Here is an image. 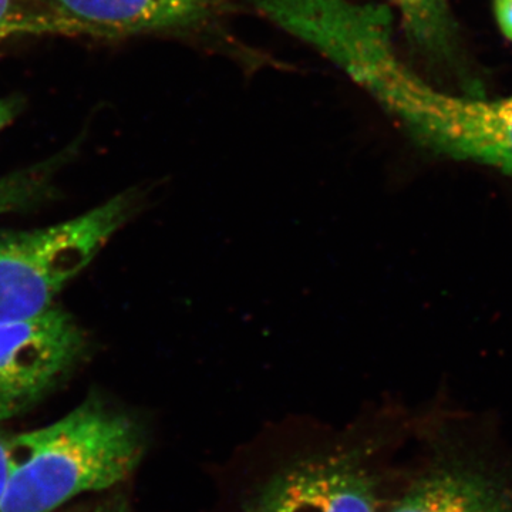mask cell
I'll use <instances>...</instances> for the list:
<instances>
[{
  "label": "cell",
  "instance_id": "1",
  "mask_svg": "<svg viewBox=\"0 0 512 512\" xmlns=\"http://www.w3.org/2000/svg\"><path fill=\"white\" fill-rule=\"evenodd\" d=\"M335 64L417 146L512 177V96L487 100L431 86L397 56L393 25L386 19H366L350 28L336 46Z\"/></svg>",
  "mask_w": 512,
  "mask_h": 512
},
{
  "label": "cell",
  "instance_id": "2",
  "mask_svg": "<svg viewBox=\"0 0 512 512\" xmlns=\"http://www.w3.org/2000/svg\"><path fill=\"white\" fill-rule=\"evenodd\" d=\"M143 448L134 417L89 397L49 426L13 434L0 512H55L79 495L114 487L133 473Z\"/></svg>",
  "mask_w": 512,
  "mask_h": 512
},
{
  "label": "cell",
  "instance_id": "3",
  "mask_svg": "<svg viewBox=\"0 0 512 512\" xmlns=\"http://www.w3.org/2000/svg\"><path fill=\"white\" fill-rule=\"evenodd\" d=\"M153 187H133L92 211L49 228L0 232V322L33 318L146 210Z\"/></svg>",
  "mask_w": 512,
  "mask_h": 512
},
{
  "label": "cell",
  "instance_id": "4",
  "mask_svg": "<svg viewBox=\"0 0 512 512\" xmlns=\"http://www.w3.org/2000/svg\"><path fill=\"white\" fill-rule=\"evenodd\" d=\"M89 348L82 326L62 308L0 322V421L28 412L55 392Z\"/></svg>",
  "mask_w": 512,
  "mask_h": 512
},
{
  "label": "cell",
  "instance_id": "5",
  "mask_svg": "<svg viewBox=\"0 0 512 512\" xmlns=\"http://www.w3.org/2000/svg\"><path fill=\"white\" fill-rule=\"evenodd\" d=\"M272 478L245 512H379L372 474L353 454H325Z\"/></svg>",
  "mask_w": 512,
  "mask_h": 512
},
{
  "label": "cell",
  "instance_id": "6",
  "mask_svg": "<svg viewBox=\"0 0 512 512\" xmlns=\"http://www.w3.org/2000/svg\"><path fill=\"white\" fill-rule=\"evenodd\" d=\"M62 35L120 37L192 28L218 0H45Z\"/></svg>",
  "mask_w": 512,
  "mask_h": 512
},
{
  "label": "cell",
  "instance_id": "7",
  "mask_svg": "<svg viewBox=\"0 0 512 512\" xmlns=\"http://www.w3.org/2000/svg\"><path fill=\"white\" fill-rule=\"evenodd\" d=\"M387 512H512V480L470 458L430 468Z\"/></svg>",
  "mask_w": 512,
  "mask_h": 512
},
{
  "label": "cell",
  "instance_id": "8",
  "mask_svg": "<svg viewBox=\"0 0 512 512\" xmlns=\"http://www.w3.org/2000/svg\"><path fill=\"white\" fill-rule=\"evenodd\" d=\"M399 10L410 43L431 62L457 57V29L448 0H387Z\"/></svg>",
  "mask_w": 512,
  "mask_h": 512
},
{
  "label": "cell",
  "instance_id": "9",
  "mask_svg": "<svg viewBox=\"0 0 512 512\" xmlns=\"http://www.w3.org/2000/svg\"><path fill=\"white\" fill-rule=\"evenodd\" d=\"M76 147L25 170L0 177V214L28 210L43 204L55 194V175Z\"/></svg>",
  "mask_w": 512,
  "mask_h": 512
},
{
  "label": "cell",
  "instance_id": "10",
  "mask_svg": "<svg viewBox=\"0 0 512 512\" xmlns=\"http://www.w3.org/2000/svg\"><path fill=\"white\" fill-rule=\"evenodd\" d=\"M39 35H62L45 0H0V42Z\"/></svg>",
  "mask_w": 512,
  "mask_h": 512
},
{
  "label": "cell",
  "instance_id": "11",
  "mask_svg": "<svg viewBox=\"0 0 512 512\" xmlns=\"http://www.w3.org/2000/svg\"><path fill=\"white\" fill-rule=\"evenodd\" d=\"M13 434L0 429V504L5 497L6 485L9 477L10 446Z\"/></svg>",
  "mask_w": 512,
  "mask_h": 512
},
{
  "label": "cell",
  "instance_id": "12",
  "mask_svg": "<svg viewBox=\"0 0 512 512\" xmlns=\"http://www.w3.org/2000/svg\"><path fill=\"white\" fill-rule=\"evenodd\" d=\"M23 99L19 96L5 97L0 99V128L8 127L16 117L22 113Z\"/></svg>",
  "mask_w": 512,
  "mask_h": 512
},
{
  "label": "cell",
  "instance_id": "13",
  "mask_svg": "<svg viewBox=\"0 0 512 512\" xmlns=\"http://www.w3.org/2000/svg\"><path fill=\"white\" fill-rule=\"evenodd\" d=\"M494 12L498 26L512 42V0H494Z\"/></svg>",
  "mask_w": 512,
  "mask_h": 512
},
{
  "label": "cell",
  "instance_id": "14",
  "mask_svg": "<svg viewBox=\"0 0 512 512\" xmlns=\"http://www.w3.org/2000/svg\"><path fill=\"white\" fill-rule=\"evenodd\" d=\"M106 512H121V511L111 510V511H106Z\"/></svg>",
  "mask_w": 512,
  "mask_h": 512
},
{
  "label": "cell",
  "instance_id": "15",
  "mask_svg": "<svg viewBox=\"0 0 512 512\" xmlns=\"http://www.w3.org/2000/svg\"><path fill=\"white\" fill-rule=\"evenodd\" d=\"M0 131H2V128H0Z\"/></svg>",
  "mask_w": 512,
  "mask_h": 512
}]
</instances>
